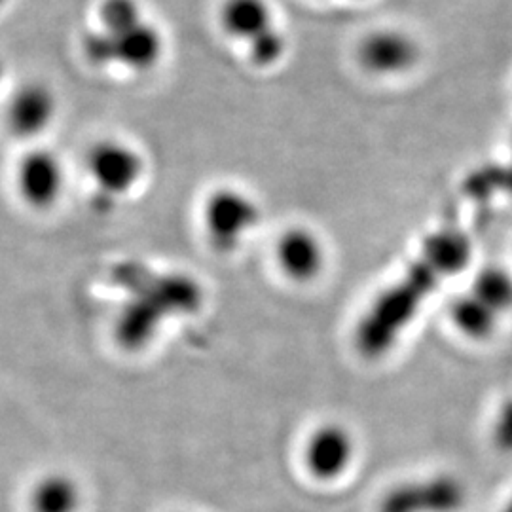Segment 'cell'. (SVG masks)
<instances>
[{
    "instance_id": "6da1fadb",
    "label": "cell",
    "mask_w": 512,
    "mask_h": 512,
    "mask_svg": "<svg viewBox=\"0 0 512 512\" xmlns=\"http://www.w3.org/2000/svg\"><path fill=\"white\" fill-rule=\"evenodd\" d=\"M114 279L129 293L114 327L118 344L128 351L145 348L167 317L190 313L202 300L200 285L186 275H154L126 264L114 270Z\"/></svg>"
},
{
    "instance_id": "7a4b0ae2",
    "label": "cell",
    "mask_w": 512,
    "mask_h": 512,
    "mask_svg": "<svg viewBox=\"0 0 512 512\" xmlns=\"http://www.w3.org/2000/svg\"><path fill=\"white\" fill-rule=\"evenodd\" d=\"M444 275L420 255L397 283L368 306L359 321L355 344L368 357H382L393 348L404 330L418 317L425 300L437 293Z\"/></svg>"
},
{
    "instance_id": "3957f363",
    "label": "cell",
    "mask_w": 512,
    "mask_h": 512,
    "mask_svg": "<svg viewBox=\"0 0 512 512\" xmlns=\"http://www.w3.org/2000/svg\"><path fill=\"white\" fill-rule=\"evenodd\" d=\"M262 219L260 203L236 186L213 190L203 205V228L219 253H236Z\"/></svg>"
},
{
    "instance_id": "277c9868",
    "label": "cell",
    "mask_w": 512,
    "mask_h": 512,
    "mask_svg": "<svg viewBox=\"0 0 512 512\" xmlns=\"http://www.w3.org/2000/svg\"><path fill=\"white\" fill-rule=\"evenodd\" d=\"M465 503L463 480L450 473H437L389 488L378 503V512H459Z\"/></svg>"
},
{
    "instance_id": "5b68a950",
    "label": "cell",
    "mask_w": 512,
    "mask_h": 512,
    "mask_svg": "<svg viewBox=\"0 0 512 512\" xmlns=\"http://www.w3.org/2000/svg\"><path fill=\"white\" fill-rule=\"evenodd\" d=\"M86 167L103 202H116L145 177V160L139 150L114 139L95 143L88 150Z\"/></svg>"
},
{
    "instance_id": "8992f818",
    "label": "cell",
    "mask_w": 512,
    "mask_h": 512,
    "mask_svg": "<svg viewBox=\"0 0 512 512\" xmlns=\"http://www.w3.org/2000/svg\"><path fill=\"white\" fill-rule=\"evenodd\" d=\"M357 456V440L346 425L325 421L317 425L304 442V465L315 480H338L346 475Z\"/></svg>"
},
{
    "instance_id": "52a82bcc",
    "label": "cell",
    "mask_w": 512,
    "mask_h": 512,
    "mask_svg": "<svg viewBox=\"0 0 512 512\" xmlns=\"http://www.w3.org/2000/svg\"><path fill=\"white\" fill-rule=\"evenodd\" d=\"M274 255L281 274L300 285L313 283L327 268L325 241L304 224H294L279 234Z\"/></svg>"
},
{
    "instance_id": "ba28073f",
    "label": "cell",
    "mask_w": 512,
    "mask_h": 512,
    "mask_svg": "<svg viewBox=\"0 0 512 512\" xmlns=\"http://www.w3.org/2000/svg\"><path fill=\"white\" fill-rule=\"evenodd\" d=\"M21 200L33 209H50L63 194L65 171L59 158L48 150H33L21 158L16 171Z\"/></svg>"
},
{
    "instance_id": "9c48e42d",
    "label": "cell",
    "mask_w": 512,
    "mask_h": 512,
    "mask_svg": "<svg viewBox=\"0 0 512 512\" xmlns=\"http://www.w3.org/2000/svg\"><path fill=\"white\" fill-rule=\"evenodd\" d=\"M54 93L44 84H25L12 95L6 109L8 129L23 137H37L48 128L55 118Z\"/></svg>"
},
{
    "instance_id": "30bf717a",
    "label": "cell",
    "mask_w": 512,
    "mask_h": 512,
    "mask_svg": "<svg viewBox=\"0 0 512 512\" xmlns=\"http://www.w3.org/2000/svg\"><path fill=\"white\" fill-rule=\"evenodd\" d=\"M414 40L395 31H382L366 38L361 46V61L368 71L378 74L403 73L416 61Z\"/></svg>"
},
{
    "instance_id": "8fae6325",
    "label": "cell",
    "mask_w": 512,
    "mask_h": 512,
    "mask_svg": "<svg viewBox=\"0 0 512 512\" xmlns=\"http://www.w3.org/2000/svg\"><path fill=\"white\" fill-rule=\"evenodd\" d=\"M103 33L109 37L112 46V63H122L133 71H147L162 55V37L145 21L118 35Z\"/></svg>"
},
{
    "instance_id": "7c38bea8",
    "label": "cell",
    "mask_w": 512,
    "mask_h": 512,
    "mask_svg": "<svg viewBox=\"0 0 512 512\" xmlns=\"http://www.w3.org/2000/svg\"><path fill=\"white\" fill-rule=\"evenodd\" d=\"M420 255L425 256L444 277L463 272L473 256V245L467 234L459 230H439L421 243Z\"/></svg>"
},
{
    "instance_id": "4fadbf2b",
    "label": "cell",
    "mask_w": 512,
    "mask_h": 512,
    "mask_svg": "<svg viewBox=\"0 0 512 512\" xmlns=\"http://www.w3.org/2000/svg\"><path fill=\"white\" fill-rule=\"evenodd\" d=\"M220 21L230 35L249 42L274 27L266 0H226Z\"/></svg>"
},
{
    "instance_id": "5bb4252c",
    "label": "cell",
    "mask_w": 512,
    "mask_h": 512,
    "mask_svg": "<svg viewBox=\"0 0 512 512\" xmlns=\"http://www.w3.org/2000/svg\"><path fill=\"white\" fill-rule=\"evenodd\" d=\"M29 503L33 512H78L82 490L73 476L50 473L33 486Z\"/></svg>"
},
{
    "instance_id": "9a60e30c",
    "label": "cell",
    "mask_w": 512,
    "mask_h": 512,
    "mask_svg": "<svg viewBox=\"0 0 512 512\" xmlns=\"http://www.w3.org/2000/svg\"><path fill=\"white\" fill-rule=\"evenodd\" d=\"M450 319L454 327L471 340H486L494 334L499 315L484 304L475 293L459 294L450 306Z\"/></svg>"
},
{
    "instance_id": "2e32d148",
    "label": "cell",
    "mask_w": 512,
    "mask_h": 512,
    "mask_svg": "<svg viewBox=\"0 0 512 512\" xmlns=\"http://www.w3.org/2000/svg\"><path fill=\"white\" fill-rule=\"evenodd\" d=\"M471 293H475L501 317L512 311V274L505 268L488 266L476 275Z\"/></svg>"
},
{
    "instance_id": "e0dca14e",
    "label": "cell",
    "mask_w": 512,
    "mask_h": 512,
    "mask_svg": "<svg viewBox=\"0 0 512 512\" xmlns=\"http://www.w3.org/2000/svg\"><path fill=\"white\" fill-rule=\"evenodd\" d=\"M99 19L103 31L112 35L124 33L143 21L139 4L135 0H103L99 8Z\"/></svg>"
},
{
    "instance_id": "ac0fdd59",
    "label": "cell",
    "mask_w": 512,
    "mask_h": 512,
    "mask_svg": "<svg viewBox=\"0 0 512 512\" xmlns=\"http://www.w3.org/2000/svg\"><path fill=\"white\" fill-rule=\"evenodd\" d=\"M463 190L475 200H486L492 198L495 192H503V165L478 167L465 179Z\"/></svg>"
},
{
    "instance_id": "d6986e66",
    "label": "cell",
    "mask_w": 512,
    "mask_h": 512,
    "mask_svg": "<svg viewBox=\"0 0 512 512\" xmlns=\"http://www.w3.org/2000/svg\"><path fill=\"white\" fill-rule=\"evenodd\" d=\"M285 52V37L274 27L251 40V55L258 65H272Z\"/></svg>"
},
{
    "instance_id": "ffe728a7",
    "label": "cell",
    "mask_w": 512,
    "mask_h": 512,
    "mask_svg": "<svg viewBox=\"0 0 512 512\" xmlns=\"http://www.w3.org/2000/svg\"><path fill=\"white\" fill-rule=\"evenodd\" d=\"M492 439L499 452L512 454V397L505 399L495 412Z\"/></svg>"
},
{
    "instance_id": "44dd1931",
    "label": "cell",
    "mask_w": 512,
    "mask_h": 512,
    "mask_svg": "<svg viewBox=\"0 0 512 512\" xmlns=\"http://www.w3.org/2000/svg\"><path fill=\"white\" fill-rule=\"evenodd\" d=\"M503 192L512 196V164L503 165Z\"/></svg>"
},
{
    "instance_id": "7402d4cb",
    "label": "cell",
    "mask_w": 512,
    "mask_h": 512,
    "mask_svg": "<svg viewBox=\"0 0 512 512\" xmlns=\"http://www.w3.org/2000/svg\"><path fill=\"white\" fill-rule=\"evenodd\" d=\"M503 512H512V497H511V501H509V503H507V507H505V511Z\"/></svg>"
}]
</instances>
